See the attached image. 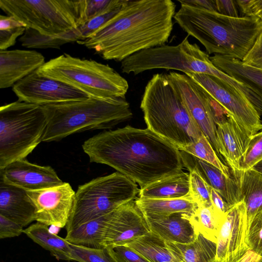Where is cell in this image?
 <instances>
[{"instance_id":"cell-1","label":"cell","mask_w":262,"mask_h":262,"mask_svg":"<svg viewBox=\"0 0 262 262\" xmlns=\"http://www.w3.org/2000/svg\"><path fill=\"white\" fill-rule=\"evenodd\" d=\"M90 161L108 165L141 189L183 171L180 150L148 128L126 126L105 131L82 145Z\"/></svg>"},{"instance_id":"cell-2","label":"cell","mask_w":262,"mask_h":262,"mask_svg":"<svg viewBox=\"0 0 262 262\" xmlns=\"http://www.w3.org/2000/svg\"><path fill=\"white\" fill-rule=\"evenodd\" d=\"M176 8L171 0H125L105 25L77 42L105 60L121 62L141 51L165 45L173 29Z\"/></svg>"},{"instance_id":"cell-3","label":"cell","mask_w":262,"mask_h":262,"mask_svg":"<svg viewBox=\"0 0 262 262\" xmlns=\"http://www.w3.org/2000/svg\"><path fill=\"white\" fill-rule=\"evenodd\" d=\"M174 20L209 54L242 60L262 30L259 17H232L180 3Z\"/></svg>"},{"instance_id":"cell-4","label":"cell","mask_w":262,"mask_h":262,"mask_svg":"<svg viewBox=\"0 0 262 262\" xmlns=\"http://www.w3.org/2000/svg\"><path fill=\"white\" fill-rule=\"evenodd\" d=\"M147 128L180 149L204 135L166 74L154 75L140 103Z\"/></svg>"},{"instance_id":"cell-5","label":"cell","mask_w":262,"mask_h":262,"mask_svg":"<svg viewBox=\"0 0 262 262\" xmlns=\"http://www.w3.org/2000/svg\"><path fill=\"white\" fill-rule=\"evenodd\" d=\"M42 107L48 122L42 142H47L59 141L84 130L111 128L133 116L125 98L90 96L85 100Z\"/></svg>"},{"instance_id":"cell-6","label":"cell","mask_w":262,"mask_h":262,"mask_svg":"<svg viewBox=\"0 0 262 262\" xmlns=\"http://www.w3.org/2000/svg\"><path fill=\"white\" fill-rule=\"evenodd\" d=\"M37 72L95 97L125 98L129 88L127 81L108 64L67 53L46 62Z\"/></svg>"},{"instance_id":"cell-7","label":"cell","mask_w":262,"mask_h":262,"mask_svg":"<svg viewBox=\"0 0 262 262\" xmlns=\"http://www.w3.org/2000/svg\"><path fill=\"white\" fill-rule=\"evenodd\" d=\"M42 106L19 100L0 107V169L24 159L42 142L47 125Z\"/></svg>"},{"instance_id":"cell-8","label":"cell","mask_w":262,"mask_h":262,"mask_svg":"<svg viewBox=\"0 0 262 262\" xmlns=\"http://www.w3.org/2000/svg\"><path fill=\"white\" fill-rule=\"evenodd\" d=\"M0 8L46 35H60L86 22V0H0Z\"/></svg>"},{"instance_id":"cell-9","label":"cell","mask_w":262,"mask_h":262,"mask_svg":"<svg viewBox=\"0 0 262 262\" xmlns=\"http://www.w3.org/2000/svg\"><path fill=\"white\" fill-rule=\"evenodd\" d=\"M139 190L136 182L119 172L79 186L66 226L67 232L134 201Z\"/></svg>"},{"instance_id":"cell-10","label":"cell","mask_w":262,"mask_h":262,"mask_svg":"<svg viewBox=\"0 0 262 262\" xmlns=\"http://www.w3.org/2000/svg\"><path fill=\"white\" fill-rule=\"evenodd\" d=\"M215 67L210 56L185 37L177 45H163L138 52L121 62L123 73L138 75L155 69L211 75Z\"/></svg>"},{"instance_id":"cell-11","label":"cell","mask_w":262,"mask_h":262,"mask_svg":"<svg viewBox=\"0 0 262 262\" xmlns=\"http://www.w3.org/2000/svg\"><path fill=\"white\" fill-rule=\"evenodd\" d=\"M203 88L239 123L254 135L262 129L260 116L251 103L219 78L205 74H185Z\"/></svg>"},{"instance_id":"cell-12","label":"cell","mask_w":262,"mask_h":262,"mask_svg":"<svg viewBox=\"0 0 262 262\" xmlns=\"http://www.w3.org/2000/svg\"><path fill=\"white\" fill-rule=\"evenodd\" d=\"M12 91L18 100L40 106L90 97L66 83L38 74L37 70L15 83Z\"/></svg>"},{"instance_id":"cell-13","label":"cell","mask_w":262,"mask_h":262,"mask_svg":"<svg viewBox=\"0 0 262 262\" xmlns=\"http://www.w3.org/2000/svg\"><path fill=\"white\" fill-rule=\"evenodd\" d=\"M27 192L35 208V221L59 228L66 226L75 195L69 183Z\"/></svg>"},{"instance_id":"cell-14","label":"cell","mask_w":262,"mask_h":262,"mask_svg":"<svg viewBox=\"0 0 262 262\" xmlns=\"http://www.w3.org/2000/svg\"><path fill=\"white\" fill-rule=\"evenodd\" d=\"M166 75L191 117L221 158L216 139V125L211 110L196 83L185 74L171 71Z\"/></svg>"},{"instance_id":"cell-15","label":"cell","mask_w":262,"mask_h":262,"mask_svg":"<svg viewBox=\"0 0 262 262\" xmlns=\"http://www.w3.org/2000/svg\"><path fill=\"white\" fill-rule=\"evenodd\" d=\"M150 231L141 211L132 201L111 213L106 226L103 247L126 245Z\"/></svg>"},{"instance_id":"cell-16","label":"cell","mask_w":262,"mask_h":262,"mask_svg":"<svg viewBox=\"0 0 262 262\" xmlns=\"http://www.w3.org/2000/svg\"><path fill=\"white\" fill-rule=\"evenodd\" d=\"M246 237V211L242 201L225 213L217 236L215 260L228 261L250 249Z\"/></svg>"},{"instance_id":"cell-17","label":"cell","mask_w":262,"mask_h":262,"mask_svg":"<svg viewBox=\"0 0 262 262\" xmlns=\"http://www.w3.org/2000/svg\"><path fill=\"white\" fill-rule=\"evenodd\" d=\"M0 179L26 191L39 190L64 183L51 166L34 164L25 159L0 169Z\"/></svg>"},{"instance_id":"cell-18","label":"cell","mask_w":262,"mask_h":262,"mask_svg":"<svg viewBox=\"0 0 262 262\" xmlns=\"http://www.w3.org/2000/svg\"><path fill=\"white\" fill-rule=\"evenodd\" d=\"M215 124L220 156L224 158L232 174H234L241 170L242 158L253 135L238 123L230 114Z\"/></svg>"},{"instance_id":"cell-19","label":"cell","mask_w":262,"mask_h":262,"mask_svg":"<svg viewBox=\"0 0 262 262\" xmlns=\"http://www.w3.org/2000/svg\"><path fill=\"white\" fill-rule=\"evenodd\" d=\"M180 150L184 167L189 171L196 172L221 195L230 208L243 201L238 181L233 175L228 177L212 164Z\"/></svg>"},{"instance_id":"cell-20","label":"cell","mask_w":262,"mask_h":262,"mask_svg":"<svg viewBox=\"0 0 262 262\" xmlns=\"http://www.w3.org/2000/svg\"><path fill=\"white\" fill-rule=\"evenodd\" d=\"M45 62L42 54L35 50H0V88L13 87Z\"/></svg>"},{"instance_id":"cell-21","label":"cell","mask_w":262,"mask_h":262,"mask_svg":"<svg viewBox=\"0 0 262 262\" xmlns=\"http://www.w3.org/2000/svg\"><path fill=\"white\" fill-rule=\"evenodd\" d=\"M0 215L23 227L35 221V208L27 191L0 179Z\"/></svg>"},{"instance_id":"cell-22","label":"cell","mask_w":262,"mask_h":262,"mask_svg":"<svg viewBox=\"0 0 262 262\" xmlns=\"http://www.w3.org/2000/svg\"><path fill=\"white\" fill-rule=\"evenodd\" d=\"M189 216L186 213L178 212L163 218L145 219L150 231L165 242L188 244L194 241L199 234L191 224Z\"/></svg>"},{"instance_id":"cell-23","label":"cell","mask_w":262,"mask_h":262,"mask_svg":"<svg viewBox=\"0 0 262 262\" xmlns=\"http://www.w3.org/2000/svg\"><path fill=\"white\" fill-rule=\"evenodd\" d=\"M238 180L247 216V234L255 216L262 212V174L252 169L233 174Z\"/></svg>"},{"instance_id":"cell-24","label":"cell","mask_w":262,"mask_h":262,"mask_svg":"<svg viewBox=\"0 0 262 262\" xmlns=\"http://www.w3.org/2000/svg\"><path fill=\"white\" fill-rule=\"evenodd\" d=\"M189 173L184 172L154 182L139 190L142 199H174L189 196Z\"/></svg>"},{"instance_id":"cell-25","label":"cell","mask_w":262,"mask_h":262,"mask_svg":"<svg viewBox=\"0 0 262 262\" xmlns=\"http://www.w3.org/2000/svg\"><path fill=\"white\" fill-rule=\"evenodd\" d=\"M210 59L217 68L245 84L262 98V70L225 55H213Z\"/></svg>"},{"instance_id":"cell-26","label":"cell","mask_w":262,"mask_h":262,"mask_svg":"<svg viewBox=\"0 0 262 262\" xmlns=\"http://www.w3.org/2000/svg\"><path fill=\"white\" fill-rule=\"evenodd\" d=\"M135 204L145 219L155 220L182 212L191 215L197 207L190 197L174 199L137 198Z\"/></svg>"},{"instance_id":"cell-27","label":"cell","mask_w":262,"mask_h":262,"mask_svg":"<svg viewBox=\"0 0 262 262\" xmlns=\"http://www.w3.org/2000/svg\"><path fill=\"white\" fill-rule=\"evenodd\" d=\"M166 242L178 262H214L215 259L216 244L200 233L188 244Z\"/></svg>"},{"instance_id":"cell-28","label":"cell","mask_w":262,"mask_h":262,"mask_svg":"<svg viewBox=\"0 0 262 262\" xmlns=\"http://www.w3.org/2000/svg\"><path fill=\"white\" fill-rule=\"evenodd\" d=\"M23 233L56 259L71 260L70 243L51 232L48 226L36 222L24 229Z\"/></svg>"},{"instance_id":"cell-29","label":"cell","mask_w":262,"mask_h":262,"mask_svg":"<svg viewBox=\"0 0 262 262\" xmlns=\"http://www.w3.org/2000/svg\"><path fill=\"white\" fill-rule=\"evenodd\" d=\"M112 212L67 232L64 238L70 243L76 245L93 248H103L105 230Z\"/></svg>"},{"instance_id":"cell-30","label":"cell","mask_w":262,"mask_h":262,"mask_svg":"<svg viewBox=\"0 0 262 262\" xmlns=\"http://www.w3.org/2000/svg\"><path fill=\"white\" fill-rule=\"evenodd\" d=\"M18 40L27 48L59 49L64 44L81 40V36L78 28L58 35H46L27 27Z\"/></svg>"},{"instance_id":"cell-31","label":"cell","mask_w":262,"mask_h":262,"mask_svg":"<svg viewBox=\"0 0 262 262\" xmlns=\"http://www.w3.org/2000/svg\"><path fill=\"white\" fill-rule=\"evenodd\" d=\"M126 245L150 262H178L168 248L166 242L151 231Z\"/></svg>"},{"instance_id":"cell-32","label":"cell","mask_w":262,"mask_h":262,"mask_svg":"<svg viewBox=\"0 0 262 262\" xmlns=\"http://www.w3.org/2000/svg\"><path fill=\"white\" fill-rule=\"evenodd\" d=\"M225 214L215 212L212 206L197 207L193 213L189 216V219L198 233L216 243Z\"/></svg>"},{"instance_id":"cell-33","label":"cell","mask_w":262,"mask_h":262,"mask_svg":"<svg viewBox=\"0 0 262 262\" xmlns=\"http://www.w3.org/2000/svg\"><path fill=\"white\" fill-rule=\"evenodd\" d=\"M179 150H183L219 169L228 177H232L229 167L220 159L206 137L203 135L195 142Z\"/></svg>"},{"instance_id":"cell-34","label":"cell","mask_w":262,"mask_h":262,"mask_svg":"<svg viewBox=\"0 0 262 262\" xmlns=\"http://www.w3.org/2000/svg\"><path fill=\"white\" fill-rule=\"evenodd\" d=\"M71 260L78 262H118L111 247L93 248L70 244Z\"/></svg>"},{"instance_id":"cell-35","label":"cell","mask_w":262,"mask_h":262,"mask_svg":"<svg viewBox=\"0 0 262 262\" xmlns=\"http://www.w3.org/2000/svg\"><path fill=\"white\" fill-rule=\"evenodd\" d=\"M27 26L13 16L0 15V50L14 46L18 37L25 32Z\"/></svg>"},{"instance_id":"cell-36","label":"cell","mask_w":262,"mask_h":262,"mask_svg":"<svg viewBox=\"0 0 262 262\" xmlns=\"http://www.w3.org/2000/svg\"><path fill=\"white\" fill-rule=\"evenodd\" d=\"M125 0H114L110 7L99 15L87 21L78 29L81 40H84L102 27L110 20L121 9Z\"/></svg>"},{"instance_id":"cell-37","label":"cell","mask_w":262,"mask_h":262,"mask_svg":"<svg viewBox=\"0 0 262 262\" xmlns=\"http://www.w3.org/2000/svg\"><path fill=\"white\" fill-rule=\"evenodd\" d=\"M189 196L197 207L211 206V187L195 171H189Z\"/></svg>"},{"instance_id":"cell-38","label":"cell","mask_w":262,"mask_h":262,"mask_svg":"<svg viewBox=\"0 0 262 262\" xmlns=\"http://www.w3.org/2000/svg\"><path fill=\"white\" fill-rule=\"evenodd\" d=\"M262 160V130L253 135L246 153L242 158L240 169L252 168Z\"/></svg>"},{"instance_id":"cell-39","label":"cell","mask_w":262,"mask_h":262,"mask_svg":"<svg viewBox=\"0 0 262 262\" xmlns=\"http://www.w3.org/2000/svg\"><path fill=\"white\" fill-rule=\"evenodd\" d=\"M246 243L248 248L262 257V212L257 214L248 229Z\"/></svg>"},{"instance_id":"cell-40","label":"cell","mask_w":262,"mask_h":262,"mask_svg":"<svg viewBox=\"0 0 262 262\" xmlns=\"http://www.w3.org/2000/svg\"><path fill=\"white\" fill-rule=\"evenodd\" d=\"M242 61L247 66L262 70V30Z\"/></svg>"},{"instance_id":"cell-41","label":"cell","mask_w":262,"mask_h":262,"mask_svg":"<svg viewBox=\"0 0 262 262\" xmlns=\"http://www.w3.org/2000/svg\"><path fill=\"white\" fill-rule=\"evenodd\" d=\"M113 253L118 262H150L140 253L127 245L112 248Z\"/></svg>"},{"instance_id":"cell-42","label":"cell","mask_w":262,"mask_h":262,"mask_svg":"<svg viewBox=\"0 0 262 262\" xmlns=\"http://www.w3.org/2000/svg\"><path fill=\"white\" fill-rule=\"evenodd\" d=\"M23 227L19 224L0 215V238L18 236L23 233Z\"/></svg>"},{"instance_id":"cell-43","label":"cell","mask_w":262,"mask_h":262,"mask_svg":"<svg viewBox=\"0 0 262 262\" xmlns=\"http://www.w3.org/2000/svg\"><path fill=\"white\" fill-rule=\"evenodd\" d=\"M244 16L257 17L262 15V0H235Z\"/></svg>"},{"instance_id":"cell-44","label":"cell","mask_w":262,"mask_h":262,"mask_svg":"<svg viewBox=\"0 0 262 262\" xmlns=\"http://www.w3.org/2000/svg\"><path fill=\"white\" fill-rule=\"evenodd\" d=\"M114 0H86V21L108 9Z\"/></svg>"},{"instance_id":"cell-45","label":"cell","mask_w":262,"mask_h":262,"mask_svg":"<svg viewBox=\"0 0 262 262\" xmlns=\"http://www.w3.org/2000/svg\"><path fill=\"white\" fill-rule=\"evenodd\" d=\"M217 12L229 17H239L235 1L216 0Z\"/></svg>"},{"instance_id":"cell-46","label":"cell","mask_w":262,"mask_h":262,"mask_svg":"<svg viewBox=\"0 0 262 262\" xmlns=\"http://www.w3.org/2000/svg\"><path fill=\"white\" fill-rule=\"evenodd\" d=\"M210 200L213 210L221 214H224L230 208L221 195L211 187Z\"/></svg>"},{"instance_id":"cell-47","label":"cell","mask_w":262,"mask_h":262,"mask_svg":"<svg viewBox=\"0 0 262 262\" xmlns=\"http://www.w3.org/2000/svg\"><path fill=\"white\" fill-rule=\"evenodd\" d=\"M178 2L193 7L217 12L216 0H179Z\"/></svg>"},{"instance_id":"cell-48","label":"cell","mask_w":262,"mask_h":262,"mask_svg":"<svg viewBox=\"0 0 262 262\" xmlns=\"http://www.w3.org/2000/svg\"><path fill=\"white\" fill-rule=\"evenodd\" d=\"M214 262H262V257L249 249L245 253L237 256L228 261H218Z\"/></svg>"},{"instance_id":"cell-49","label":"cell","mask_w":262,"mask_h":262,"mask_svg":"<svg viewBox=\"0 0 262 262\" xmlns=\"http://www.w3.org/2000/svg\"><path fill=\"white\" fill-rule=\"evenodd\" d=\"M261 174H262V160L255 164L252 168Z\"/></svg>"},{"instance_id":"cell-50","label":"cell","mask_w":262,"mask_h":262,"mask_svg":"<svg viewBox=\"0 0 262 262\" xmlns=\"http://www.w3.org/2000/svg\"><path fill=\"white\" fill-rule=\"evenodd\" d=\"M259 18H260V20H261V25H262V15L261 16H260L259 17Z\"/></svg>"}]
</instances>
